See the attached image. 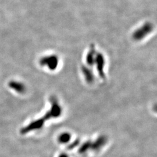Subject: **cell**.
<instances>
[{"label": "cell", "instance_id": "cell-1", "mask_svg": "<svg viewBox=\"0 0 157 157\" xmlns=\"http://www.w3.org/2000/svg\"><path fill=\"white\" fill-rule=\"evenodd\" d=\"M52 101V104L50 111L47 112L45 114V116L41 119H39L37 120L34 121L30 124H29L28 126H25V128L21 129V133L22 135H25L31 131H33L35 130H38L41 128L45 121H47V119H49L51 118H56L61 115L62 110L60 105H58L56 100H54Z\"/></svg>", "mask_w": 157, "mask_h": 157}, {"label": "cell", "instance_id": "cell-2", "mask_svg": "<svg viewBox=\"0 0 157 157\" xmlns=\"http://www.w3.org/2000/svg\"><path fill=\"white\" fill-rule=\"evenodd\" d=\"M106 141V138L105 137L102 136L101 137L98 138L97 140L95 141L94 142L87 141L83 144V145H82L80 147V148L79 149V152L84 153L89 150H98L105 144Z\"/></svg>", "mask_w": 157, "mask_h": 157}, {"label": "cell", "instance_id": "cell-3", "mask_svg": "<svg viewBox=\"0 0 157 157\" xmlns=\"http://www.w3.org/2000/svg\"><path fill=\"white\" fill-rule=\"evenodd\" d=\"M11 87L14 90H16L18 93H22L25 90V87L23 86V84L21 83H12L11 84Z\"/></svg>", "mask_w": 157, "mask_h": 157}, {"label": "cell", "instance_id": "cell-4", "mask_svg": "<svg viewBox=\"0 0 157 157\" xmlns=\"http://www.w3.org/2000/svg\"><path fill=\"white\" fill-rule=\"evenodd\" d=\"M71 139V136L67 133H63L62 135H60V136L59 137V141L61 143H67L68 141H69Z\"/></svg>", "mask_w": 157, "mask_h": 157}, {"label": "cell", "instance_id": "cell-5", "mask_svg": "<svg viewBox=\"0 0 157 157\" xmlns=\"http://www.w3.org/2000/svg\"><path fill=\"white\" fill-rule=\"evenodd\" d=\"M78 142H79V141L78 140L75 141L74 143H73L72 144H71L70 146H68V148H69V150H71V149H72V148H74L76 146H77L78 145Z\"/></svg>", "mask_w": 157, "mask_h": 157}, {"label": "cell", "instance_id": "cell-6", "mask_svg": "<svg viewBox=\"0 0 157 157\" xmlns=\"http://www.w3.org/2000/svg\"><path fill=\"white\" fill-rule=\"evenodd\" d=\"M59 157H68V156H67V155H66V154H62Z\"/></svg>", "mask_w": 157, "mask_h": 157}]
</instances>
